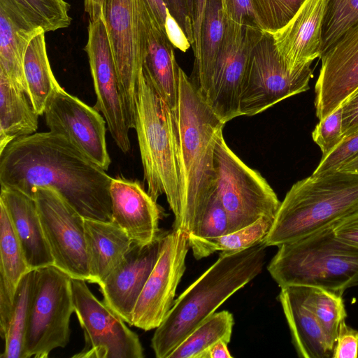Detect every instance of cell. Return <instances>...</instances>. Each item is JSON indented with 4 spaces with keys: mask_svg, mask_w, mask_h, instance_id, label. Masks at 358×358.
Instances as JSON below:
<instances>
[{
    "mask_svg": "<svg viewBox=\"0 0 358 358\" xmlns=\"http://www.w3.org/2000/svg\"><path fill=\"white\" fill-rule=\"evenodd\" d=\"M112 178L62 136L36 132L0 152L1 187L31 197L50 188L85 219L112 222Z\"/></svg>",
    "mask_w": 358,
    "mask_h": 358,
    "instance_id": "1",
    "label": "cell"
},
{
    "mask_svg": "<svg viewBox=\"0 0 358 358\" xmlns=\"http://www.w3.org/2000/svg\"><path fill=\"white\" fill-rule=\"evenodd\" d=\"M173 111L179 166V210L173 229L189 235L197 230L215 192V147L225 124L180 67Z\"/></svg>",
    "mask_w": 358,
    "mask_h": 358,
    "instance_id": "2",
    "label": "cell"
},
{
    "mask_svg": "<svg viewBox=\"0 0 358 358\" xmlns=\"http://www.w3.org/2000/svg\"><path fill=\"white\" fill-rule=\"evenodd\" d=\"M264 241L237 252H221L217 260L177 299L157 327L151 346L157 358H168L175 348L236 292L262 271Z\"/></svg>",
    "mask_w": 358,
    "mask_h": 358,
    "instance_id": "3",
    "label": "cell"
},
{
    "mask_svg": "<svg viewBox=\"0 0 358 358\" xmlns=\"http://www.w3.org/2000/svg\"><path fill=\"white\" fill-rule=\"evenodd\" d=\"M278 248L268 271L280 287H313L342 295L358 285V247L338 238L331 224Z\"/></svg>",
    "mask_w": 358,
    "mask_h": 358,
    "instance_id": "4",
    "label": "cell"
},
{
    "mask_svg": "<svg viewBox=\"0 0 358 358\" xmlns=\"http://www.w3.org/2000/svg\"><path fill=\"white\" fill-rule=\"evenodd\" d=\"M358 209V173L309 176L287 192L264 240L278 246L306 236Z\"/></svg>",
    "mask_w": 358,
    "mask_h": 358,
    "instance_id": "5",
    "label": "cell"
},
{
    "mask_svg": "<svg viewBox=\"0 0 358 358\" xmlns=\"http://www.w3.org/2000/svg\"><path fill=\"white\" fill-rule=\"evenodd\" d=\"M135 129L148 192L157 201L166 196L174 217L179 210L178 139L173 111L141 69Z\"/></svg>",
    "mask_w": 358,
    "mask_h": 358,
    "instance_id": "6",
    "label": "cell"
},
{
    "mask_svg": "<svg viewBox=\"0 0 358 358\" xmlns=\"http://www.w3.org/2000/svg\"><path fill=\"white\" fill-rule=\"evenodd\" d=\"M71 277L54 265L34 270L23 358H47L69 341Z\"/></svg>",
    "mask_w": 358,
    "mask_h": 358,
    "instance_id": "7",
    "label": "cell"
},
{
    "mask_svg": "<svg viewBox=\"0 0 358 358\" xmlns=\"http://www.w3.org/2000/svg\"><path fill=\"white\" fill-rule=\"evenodd\" d=\"M216 193L226 210L230 232L262 217L275 218L280 202L266 180L245 164L227 144L220 132L214 152Z\"/></svg>",
    "mask_w": 358,
    "mask_h": 358,
    "instance_id": "8",
    "label": "cell"
},
{
    "mask_svg": "<svg viewBox=\"0 0 358 358\" xmlns=\"http://www.w3.org/2000/svg\"><path fill=\"white\" fill-rule=\"evenodd\" d=\"M313 70L308 65L292 71L281 59L273 35L264 34L254 47L240 95L241 115H257L280 101L309 89Z\"/></svg>",
    "mask_w": 358,
    "mask_h": 358,
    "instance_id": "9",
    "label": "cell"
},
{
    "mask_svg": "<svg viewBox=\"0 0 358 358\" xmlns=\"http://www.w3.org/2000/svg\"><path fill=\"white\" fill-rule=\"evenodd\" d=\"M74 312L83 329L85 344L77 358H143L138 335L103 301L92 293L86 281L71 278Z\"/></svg>",
    "mask_w": 358,
    "mask_h": 358,
    "instance_id": "10",
    "label": "cell"
},
{
    "mask_svg": "<svg viewBox=\"0 0 358 358\" xmlns=\"http://www.w3.org/2000/svg\"><path fill=\"white\" fill-rule=\"evenodd\" d=\"M54 266L71 278L89 282L85 218L55 190L32 192Z\"/></svg>",
    "mask_w": 358,
    "mask_h": 358,
    "instance_id": "11",
    "label": "cell"
},
{
    "mask_svg": "<svg viewBox=\"0 0 358 358\" xmlns=\"http://www.w3.org/2000/svg\"><path fill=\"white\" fill-rule=\"evenodd\" d=\"M189 248L185 231H163L158 259L135 305L131 326L149 331L163 322L174 303Z\"/></svg>",
    "mask_w": 358,
    "mask_h": 358,
    "instance_id": "12",
    "label": "cell"
},
{
    "mask_svg": "<svg viewBox=\"0 0 358 358\" xmlns=\"http://www.w3.org/2000/svg\"><path fill=\"white\" fill-rule=\"evenodd\" d=\"M263 34L259 28L239 24L225 17L224 36L206 99L224 124L241 116L243 82L251 52Z\"/></svg>",
    "mask_w": 358,
    "mask_h": 358,
    "instance_id": "13",
    "label": "cell"
},
{
    "mask_svg": "<svg viewBox=\"0 0 358 358\" xmlns=\"http://www.w3.org/2000/svg\"><path fill=\"white\" fill-rule=\"evenodd\" d=\"M104 19L129 127L135 129L143 55L138 0H105Z\"/></svg>",
    "mask_w": 358,
    "mask_h": 358,
    "instance_id": "14",
    "label": "cell"
},
{
    "mask_svg": "<svg viewBox=\"0 0 358 358\" xmlns=\"http://www.w3.org/2000/svg\"><path fill=\"white\" fill-rule=\"evenodd\" d=\"M85 50L96 95L94 108L103 115L117 147L127 153L131 148L130 128L104 17L89 20Z\"/></svg>",
    "mask_w": 358,
    "mask_h": 358,
    "instance_id": "15",
    "label": "cell"
},
{
    "mask_svg": "<svg viewBox=\"0 0 358 358\" xmlns=\"http://www.w3.org/2000/svg\"><path fill=\"white\" fill-rule=\"evenodd\" d=\"M43 115L50 131L64 137L93 162L107 171L106 122L98 110L62 87L48 102Z\"/></svg>",
    "mask_w": 358,
    "mask_h": 358,
    "instance_id": "16",
    "label": "cell"
},
{
    "mask_svg": "<svg viewBox=\"0 0 358 358\" xmlns=\"http://www.w3.org/2000/svg\"><path fill=\"white\" fill-rule=\"evenodd\" d=\"M321 59L315 88L319 120L340 107L358 88V24L346 31Z\"/></svg>",
    "mask_w": 358,
    "mask_h": 358,
    "instance_id": "17",
    "label": "cell"
},
{
    "mask_svg": "<svg viewBox=\"0 0 358 358\" xmlns=\"http://www.w3.org/2000/svg\"><path fill=\"white\" fill-rule=\"evenodd\" d=\"M162 233L150 243H134L123 261L99 285L103 301L129 325L138 296L158 259Z\"/></svg>",
    "mask_w": 358,
    "mask_h": 358,
    "instance_id": "18",
    "label": "cell"
},
{
    "mask_svg": "<svg viewBox=\"0 0 358 358\" xmlns=\"http://www.w3.org/2000/svg\"><path fill=\"white\" fill-rule=\"evenodd\" d=\"M110 196L112 222L133 243L146 245L159 236L161 208L138 180L112 178Z\"/></svg>",
    "mask_w": 358,
    "mask_h": 358,
    "instance_id": "19",
    "label": "cell"
},
{
    "mask_svg": "<svg viewBox=\"0 0 358 358\" xmlns=\"http://www.w3.org/2000/svg\"><path fill=\"white\" fill-rule=\"evenodd\" d=\"M143 38L142 69L173 110L178 97L179 69L174 46L161 28L147 0H138Z\"/></svg>",
    "mask_w": 358,
    "mask_h": 358,
    "instance_id": "20",
    "label": "cell"
},
{
    "mask_svg": "<svg viewBox=\"0 0 358 358\" xmlns=\"http://www.w3.org/2000/svg\"><path fill=\"white\" fill-rule=\"evenodd\" d=\"M326 0H306L294 17L273 34L278 52L287 69L299 71L321 57Z\"/></svg>",
    "mask_w": 358,
    "mask_h": 358,
    "instance_id": "21",
    "label": "cell"
},
{
    "mask_svg": "<svg viewBox=\"0 0 358 358\" xmlns=\"http://www.w3.org/2000/svg\"><path fill=\"white\" fill-rule=\"evenodd\" d=\"M0 202L6 209L29 269L54 265L34 198L1 187Z\"/></svg>",
    "mask_w": 358,
    "mask_h": 358,
    "instance_id": "22",
    "label": "cell"
},
{
    "mask_svg": "<svg viewBox=\"0 0 358 358\" xmlns=\"http://www.w3.org/2000/svg\"><path fill=\"white\" fill-rule=\"evenodd\" d=\"M299 357L330 358L334 347L319 321L304 302L299 286L280 287L278 296Z\"/></svg>",
    "mask_w": 358,
    "mask_h": 358,
    "instance_id": "23",
    "label": "cell"
},
{
    "mask_svg": "<svg viewBox=\"0 0 358 358\" xmlns=\"http://www.w3.org/2000/svg\"><path fill=\"white\" fill-rule=\"evenodd\" d=\"M85 235L88 282L100 285L123 261L134 243L113 222L85 219Z\"/></svg>",
    "mask_w": 358,
    "mask_h": 358,
    "instance_id": "24",
    "label": "cell"
},
{
    "mask_svg": "<svg viewBox=\"0 0 358 358\" xmlns=\"http://www.w3.org/2000/svg\"><path fill=\"white\" fill-rule=\"evenodd\" d=\"M41 31L43 30L34 26L7 1L0 0V70L24 92L25 52L31 38Z\"/></svg>",
    "mask_w": 358,
    "mask_h": 358,
    "instance_id": "25",
    "label": "cell"
},
{
    "mask_svg": "<svg viewBox=\"0 0 358 358\" xmlns=\"http://www.w3.org/2000/svg\"><path fill=\"white\" fill-rule=\"evenodd\" d=\"M6 208L0 202V335L3 338L22 277L29 272Z\"/></svg>",
    "mask_w": 358,
    "mask_h": 358,
    "instance_id": "26",
    "label": "cell"
},
{
    "mask_svg": "<svg viewBox=\"0 0 358 358\" xmlns=\"http://www.w3.org/2000/svg\"><path fill=\"white\" fill-rule=\"evenodd\" d=\"M38 116L26 92L0 70V152L12 141L36 133Z\"/></svg>",
    "mask_w": 358,
    "mask_h": 358,
    "instance_id": "27",
    "label": "cell"
},
{
    "mask_svg": "<svg viewBox=\"0 0 358 358\" xmlns=\"http://www.w3.org/2000/svg\"><path fill=\"white\" fill-rule=\"evenodd\" d=\"M225 17L220 0H207L201 25L199 58L190 77L206 99L210 89L215 65L222 41Z\"/></svg>",
    "mask_w": 358,
    "mask_h": 358,
    "instance_id": "28",
    "label": "cell"
},
{
    "mask_svg": "<svg viewBox=\"0 0 358 358\" xmlns=\"http://www.w3.org/2000/svg\"><path fill=\"white\" fill-rule=\"evenodd\" d=\"M45 34L41 31L31 38L25 52L23 66L27 94L39 115H43L51 96L61 87L50 66Z\"/></svg>",
    "mask_w": 358,
    "mask_h": 358,
    "instance_id": "29",
    "label": "cell"
},
{
    "mask_svg": "<svg viewBox=\"0 0 358 358\" xmlns=\"http://www.w3.org/2000/svg\"><path fill=\"white\" fill-rule=\"evenodd\" d=\"M274 218L262 217L252 224L223 236L202 238L188 235L189 245L196 259L217 252H237L263 241L268 235Z\"/></svg>",
    "mask_w": 358,
    "mask_h": 358,
    "instance_id": "30",
    "label": "cell"
},
{
    "mask_svg": "<svg viewBox=\"0 0 358 358\" xmlns=\"http://www.w3.org/2000/svg\"><path fill=\"white\" fill-rule=\"evenodd\" d=\"M234 324V317L229 311L213 313L197 326L168 358H203L207 349L215 343L230 341Z\"/></svg>",
    "mask_w": 358,
    "mask_h": 358,
    "instance_id": "31",
    "label": "cell"
},
{
    "mask_svg": "<svg viewBox=\"0 0 358 358\" xmlns=\"http://www.w3.org/2000/svg\"><path fill=\"white\" fill-rule=\"evenodd\" d=\"M304 302L313 313L334 348L347 313L342 295L324 289L299 286Z\"/></svg>",
    "mask_w": 358,
    "mask_h": 358,
    "instance_id": "32",
    "label": "cell"
},
{
    "mask_svg": "<svg viewBox=\"0 0 358 358\" xmlns=\"http://www.w3.org/2000/svg\"><path fill=\"white\" fill-rule=\"evenodd\" d=\"M34 270L21 279L15 295L13 311L5 333L1 358H23Z\"/></svg>",
    "mask_w": 358,
    "mask_h": 358,
    "instance_id": "33",
    "label": "cell"
},
{
    "mask_svg": "<svg viewBox=\"0 0 358 358\" xmlns=\"http://www.w3.org/2000/svg\"><path fill=\"white\" fill-rule=\"evenodd\" d=\"M34 26L45 33L67 28L71 22L65 0H5Z\"/></svg>",
    "mask_w": 358,
    "mask_h": 358,
    "instance_id": "34",
    "label": "cell"
},
{
    "mask_svg": "<svg viewBox=\"0 0 358 358\" xmlns=\"http://www.w3.org/2000/svg\"><path fill=\"white\" fill-rule=\"evenodd\" d=\"M357 24L358 0H326L322 27L321 57Z\"/></svg>",
    "mask_w": 358,
    "mask_h": 358,
    "instance_id": "35",
    "label": "cell"
},
{
    "mask_svg": "<svg viewBox=\"0 0 358 358\" xmlns=\"http://www.w3.org/2000/svg\"><path fill=\"white\" fill-rule=\"evenodd\" d=\"M306 0H252L259 28L271 34L283 28Z\"/></svg>",
    "mask_w": 358,
    "mask_h": 358,
    "instance_id": "36",
    "label": "cell"
},
{
    "mask_svg": "<svg viewBox=\"0 0 358 358\" xmlns=\"http://www.w3.org/2000/svg\"><path fill=\"white\" fill-rule=\"evenodd\" d=\"M358 156V127L344 135L338 145L325 157L311 176L318 177L338 171L339 169Z\"/></svg>",
    "mask_w": 358,
    "mask_h": 358,
    "instance_id": "37",
    "label": "cell"
},
{
    "mask_svg": "<svg viewBox=\"0 0 358 358\" xmlns=\"http://www.w3.org/2000/svg\"><path fill=\"white\" fill-rule=\"evenodd\" d=\"M315 143L320 148L322 157L328 155L344 137L343 108L341 106L324 118L320 120L312 132Z\"/></svg>",
    "mask_w": 358,
    "mask_h": 358,
    "instance_id": "38",
    "label": "cell"
},
{
    "mask_svg": "<svg viewBox=\"0 0 358 358\" xmlns=\"http://www.w3.org/2000/svg\"><path fill=\"white\" fill-rule=\"evenodd\" d=\"M228 233H230L229 216L215 190L197 230L194 234L189 235L210 238L223 236Z\"/></svg>",
    "mask_w": 358,
    "mask_h": 358,
    "instance_id": "39",
    "label": "cell"
},
{
    "mask_svg": "<svg viewBox=\"0 0 358 358\" xmlns=\"http://www.w3.org/2000/svg\"><path fill=\"white\" fill-rule=\"evenodd\" d=\"M220 1L226 18L239 24L260 29L253 10L252 0Z\"/></svg>",
    "mask_w": 358,
    "mask_h": 358,
    "instance_id": "40",
    "label": "cell"
},
{
    "mask_svg": "<svg viewBox=\"0 0 358 358\" xmlns=\"http://www.w3.org/2000/svg\"><path fill=\"white\" fill-rule=\"evenodd\" d=\"M358 331L343 322L334 348L332 358H357Z\"/></svg>",
    "mask_w": 358,
    "mask_h": 358,
    "instance_id": "41",
    "label": "cell"
},
{
    "mask_svg": "<svg viewBox=\"0 0 358 358\" xmlns=\"http://www.w3.org/2000/svg\"><path fill=\"white\" fill-rule=\"evenodd\" d=\"M331 224L338 238L358 247V209L335 220Z\"/></svg>",
    "mask_w": 358,
    "mask_h": 358,
    "instance_id": "42",
    "label": "cell"
},
{
    "mask_svg": "<svg viewBox=\"0 0 358 358\" xmlns=\"http://www.w3.org/2000/svg\"><path fill=\"white\" fill-rule=\"evenodd\" d=\"M186 2L193 29L194 43L192 48L196 61L199 56L201 29L207 0H186Z\"/></svg>",
    "mask_w": 358,
    "mask_h": 358,
    "instance_id": "43",
    "label": "cell"
},
{
    "mask_svg": "<svg viewBox=\"0 0 358 358\" xmlns=\"http://www.w3.org/2000/svg\"><path fill=\"white\" fill-rule=\"evenodd\" d=\"M163 1L192 46L194 43L193 29L186 0H163Z\"/></svg>",
    "mask_w": 358,
    "mask_h": 358,
    "instance_id": "44",
    "label": "cell"
},
{
    "mask_svg": "<svg viewBox=\"0 0 358 358\" xmlns=\"http://www.w3.org/2000/svg\"><path fill=\"white\" fill-rule=\"evenodd\" d=\"M343 132L345 135L358 127V88L341 105Z\"/></svg>",
    "mask_w": 358,
    "mask_h": 358,
    "instance_id": "45",
    "label": "cell"
},
{
    "mask_svg": "<svg viewBox=\"0 0 358 358\" xmlns=\"http://www.w3.org/2000/svg\"><path fill=\"white\" fill-rule=\"evenodd\" d=\"M105 0H84L85 11L89 20H96L104 17Z\"/></svg>",
    "mask_w": 358,
    "mask_h": 358,
    "instance_id": "46",
    "label": "cell"
},
{
    "mask_svg": "<svg viewBox=\"0 0 358 358\" xmlns=\"http://www.w3.org/2000/svg\"><path fill=\"white\" fill-rule=\"evenodd\" d=\"M147 2L159 26L166 33L165 26L167 18V8L163 0H147Z\"/></svg>",
    "mask_w": 358,
    "mask_h": 358,
    "instance_id": "47",
    "label": "cell"
},
{
    "mask_svg": "<svg viewBox=\"0 0 358 358\" xmlns=\"http://www.w3.org/2000/svg\"><path fill=\"white\" fill-rule=\"evenodd\" d=\"M227 343L220 341L211 345L205 352L203 358H231L233 356L227 348Z\"/></svg>",
    "mask_w": 358,
    "mask_h": 358,
    "instance_id": "48",
    "label": "cell"
},
{
    "mask_svg": "<svg viewBox=\"0 0 358 358\" xmlns=\"http://www.w3.org/2000/svg\"><path fill=\"white\" fill-rule=\"evenodd\" d=\"M338 171L358 173V156L341 166Z\"/></svg>",
    "mask_w": 358,
    "mask_h": 358,
    "instance_id": "49",
    "label": "cell"
},
{
    "mask_svg": "<svg viewBox=\"0 0 358 358\" xmlns=\"http://www.w3.org/2000/svg\"><path fill=\"white\" fill-rule=\"evenodd\" d=\"M357 358H358V353H357Z\"/></svg>",
    "mask_w": 358,
    "mask_h": 358,
    "instance_id": "50",
    "label": "cell"
}]
</instances>
